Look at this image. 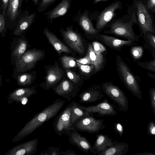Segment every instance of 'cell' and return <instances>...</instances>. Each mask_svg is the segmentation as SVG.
I'll use <instances>...</instances> for the list:
<instances>
[{
    "instance_id": "1",
    "label": "cell",
    "mask_w": 155,
    "mask_h": 155,
    "mask_svg": "<svg viewBox=\"0 0 155 155\" xmlns=\"http://www.w3.org/2000/svg\"><path fill=\"white\" fill-rule=\"evenodd\" d=\"M65 103V101L60 99L56 100L28 121L13 138L12 142H15L22 139L32 134L44 123L55 117Z\"/></svg>"
},
{
    "instance_id": "2",
    "label": "cell",
    "mask_w": 155,
    "mask_h": 155,
    "mask_svg": "<svg viewBox=\"0 0 155 155\" xmlns=\"http://www.w3.org/2000/svg\"><path fill=\"white\" fill-rule=\"evenodd\" d=\"M116 66L119 77L126 87L133 95L141 100V91L138 81L119 55L116 56Z\"/></svg>"
},
{
    "instance_id": "3",
    "label": "cell",
    "mask_w": 155,
    "mask_h": 155,
    "mask_svg": "<svg viewBox=\"0 0 155 155\" xmlns=\"http://www.w3.org/2000/svg\"><path fill=\"white\" fill-rule=\"evenodd\" d=\"M101 89L105 94L117 105L119 109L126 112L128 108V100L124 92L111 81H105L101 84Z\"/></svg>"
},
{
    "instance_id": "4",
    "label": "cell",
    "mask_w": 155,
    "mask_h": 155,
    "mask_svg": "<svg viewBox=\"0 0 155 155\" xmlns=\"http://www.w3.org/2000/svg\"><path fill=\"white\" fill-rule=\"evenodd\" d=\"M42 51L32 49L26 51L15 65L13 73L25 72L34 68L42 57Z\"/></svg>"
},
{
    "instance_id": "5",
    "label": "cell",
    "mask_w": 155,
    "mask_h": 155,
    "mask_svg": "<svg viewBox=\"0 0 155 155\" xmlns=\"http://www.w3.org/2000/svg\"><path fill=\"white\" fill-rule=\"evenodd\" d=\"M104 32L121 37L134 43L139 39V37L134 32L130 22H125L117 20L111 24L109 30H105Z\"/></svg>"
},
{
    "instance_id": "6",
    "label": "cell",
    "mask_w": 155,
    "mask_h": 155,
    "mask_svg": "<svg viewBox=\"0 0 155 155\" xmlns=\"http://www.w3.org/2000/svg\"><path fill=\"white\" fill-rule=\"evenodd\" d=\"M72 102L56 117L53 123L54 129L56 134L59 136L63 134L68 136L71 134L74 128L71 126L70 116Z\"/></svg>"
},
{
    "instance_id": "7",
    "label": "cell",
    "mask_w": 155,
    "mask_h": 155,
    "mask_svg": "<svg viewBox=\"0 0 155 155\" xmlns=\"http://www.w3.org/2000/svg\"><path fill=\"white\" fill-rule=\"evenodd\" d=\"M137 15L141 31L140 37L148 32L155 33L152 18L146 6L141 2H138L137 5Z\"/></svg>"
},
{
    "instance_id": "8",
    "label": "cell",
    "mask_w": 155,
    "mask_h": 155,
    "mask_svg": "<svg viewBox=\"0 0 155 155\" xmlns=\"http://www.w3.org/2000/svg\"><path fill=\"white\" fill-rule=\"evenodd\" d=\"M60 32L66 43L74 50L81 54L85 51L84 44L81 36L73 30V26L71 25L60 29Z\"/></svg>"
},
{
    "instance_id": "9",
    "label": "cell",
    "mask_w": 155,
    "mask_h": 155,
    "mask_svg": "<svg viewBox=\"0 0 155 155\" xmlns=\"http://www.w3.org/2000/svg\"><path fill=\"white\" fill-rule=\"evenodd\" d=\"M103 119H97L93 116H88L81 118L74 125L77 130L87 132L89 133H95L104 128L106 125H104Z\"/></svg>"
},
{
    "instance_id": "10",
    "label": "cell",
    "mask_w": 155,
    "mask_h": 155,
    "mask_svg": "<svg viewBox=\"0 0 155 155\" xmlns=\"http://www.w3.org/2000/svg\"><path fill=\"white\" fill-rule=\"evenodd\" d=\"M11 44V62L14 66L26 51L28 42L24 34L20 36H15L12 38Z\"/></svg>"
},
{
    "instance_id": "11",
    "label": "cell",
    "mask_w": 155,
    "mask_h": 155,
    "mask_svg": "<svg viewBox=\"0 0 155 155\" xmlns=\"http://www.w3.org/2000/svg\"><path fill=\"white\" fill-rule=\"evenodd\" d=\"M79 105L82 109L91 114L97 113L99 116H114L117 114L114 105L109 102L107 99L94 105L84 106L79 104Z\"/></svg>"
},
{
    "instance_id": "12",
    "label": "cell",
    "mask_w": 155,
    "mask_h": 155,
    "mask_svg": "<svg viewBox=\"0 0 155 155\" xmlns=\"http://www.w3.org/2000/svg\"><path fill=\"white\" fill-rule=\"evenodd\" d=\"M120 2L116 1L105 8L98 16L96 23L95 29L99 32L114 17L115 11L120 6Z\"/></svg>"
},
{
    "instance_id": "13",
    "label": "cell",
    "mask_w": 155,
    "mask_h": 155,
    "mask_svg": "<svg viewBox=\"0 0 155 155\" xmlns=\"http://www.w3.org/2000/svg\"><path fill=\"white\" fill-rule=\"evenodd\" d=\"M38 139L31 140L17 145L9 150L5 155H32L36 153Z\"/></svg>"
},
{
    "instance_id": "14",
    "label": "cell",
    "mask_w": 155,
    "mask_h": 155,
    "mask_svg": "<svg viewBox=\"0 0 155 155\" xmlns=\"http://www.w3.org/2000/svg\"><path fill=\"white\" fill-rule=\"evenodd\" d=\"M73 20L76 21L83 31L86 34L95 36L99 33L98 31L95 28L88 16V12L84 10L81 12V9L74 17Z\"/></svg>"
},
{
    "instance_id": "15",
    "label": "cell",
    "mask_w": 155,
    "mask_h": 155,
    "mask_svg": "<svg viewBox=\"0 0 155 155\" xmlns=\"http://www.w3.org/2000/svg\"><path fill=\"white\" fill-rule=\"evenodd\" d=\"M95 38L111 48L119 51H121V48L124 46H130L135 44L132 41L120 40L99 33L95 36Z\"/></svg>"
},
{
    "instance_id": "16",
    "label": "cell",
    "mask_w": 155,
    "mask_h": 155,
    "mask_svg": "<svg viewBox=\"0 0 155 155\" xmlns=\"http://www.w3.org/2000/svg\"><path fill=\"white\" fill-rule=\"evenodd\" d=\"M53 90L57 94L69 101L76 96L78 91L74 84L68 80H63Z\"/></svg>"
},
{
    "instance_id": "17",
    "label": "cell",
    "mask_w": 155,
    "mask_h": 155,
    "mask_svg": "<svg viewBox=\"0 0 155 155\" xmlns=\"http://www.w3.org/2000/svg\"><path fill=\"white\" fill-rule=\"evenodd\" d=\"M72 0H62L54 8L44 14L47 19L52 23L54 19L65 15L69 10Z\"/></svg>"
},
{
    "instance_id": "18",
    "label": "cell",
    "mask_w": 155,
    "mask_h": 155,
    "mask_svg": "<svg viewBox=\"0 0 155 155\" xmlns=\"http://www.w3.org/2000/svg\"><path fill=\"white\" fill-rule=\"evenodd\" d=\"M100 86H93L79 95V102L81 103H92L100 100L104 96Z\"/></svg>"
},
{
    "instance_id": "19",
    "label": "cell",
    "mask_w": 155,
    "mask_h": 155,
    "mask_svg": "<svg viewBox=\"0 0 155 155\" xmlns=\"http://www.w3.org/2000/svg\"><path fill=\"white\" fill-rule=\"evenodd\" d=\"M77 130L74 127L71 134L68 136L69 141L71 144L87 154L90 150L92 146L86 138L82 136Z\"/></svg>"
},
{
    "instance_id": "20",
    "label": "cell",
    "mask_w": 155,
    "mask_h": 155,
    "mask_svg": "<svg viewBox=\"0 0 155 155\" xmlns=\"http://www.w3.org/2000/svg\"><path fill=\"white\" fill-rule=\"evenodd\" d=\"M37 92L34 87H22L15 89L9 94L7 97L8 100V103L10 104L15 101L19 103L22 99L28 98Z\"/></svg>"
},
{
    "instance_id": "21",
    "label": "cell",
    "mask_w": 155,
    "mask_h": 155,
    "mask_svg": "<svg viewBox=\"0 0 155 155\" xmlns=\"http://www.w3.org/2000/svg\"><path fill=\"white\" fill-rule=\"evenodd\" d=\"M87 53L90 58L91 65L94 66V74L102 70L106 63V59L104 55L95 51L90 44L88 45Z\"/></svg>"
},
{
    "instance_id": "22",
    "label": "cell",
    "mask_w": 155,
    "mask_h": 155,
    "mask_svg": "<svg viewBox=\"0 0 155 155\" xmlns=\"http://www.w3.org/2000/svg\"><path fill=\"white\" fill-rule=\"evenodd\" d=\"M36 15V13H34L21 18L14 28L12 34L18 37L24 34L34 21Z\"/></svg>"
},
{
    "instance_id": "23",
    "label": "cell",
    "mask_w": 155,
    "mask_h": 155,
    "mask_svg": "<svg viewBox=\"0 0 155 155\" xmlns=\"http://www.w3.org/2000/svg\"><path fill=\"white\" fill-rule=\"evenodd\" d=\"M96 137V140L90 150L93 154H97L113 146L112 138H109L108 135L101 134L97 135Z\"/></svg>"
},
{
    "instance_id": "24",
    "label": "cell",
    "mask_w": 155,
    "mask_h": 155,
    "mask_svg": "<svg viewBox=\"0 0 155 155\" xmlns=\"http://www.w3.org/2000/svg\"><path fill=\"white\" fill-rule=\"evenodd\" d=\"M62 71L58 67H53L48 71L45 84L42 87L48 90L56 84L63 76Z\"/></svg>"
},
{
    "instance_id": "25",
    "label": "cell",
    "mask_w": 155,
    "mask_h": 155,
    "mask_svg": "<svg viewBox=\"0 0 155 155\" xmlns=\"http://www.w3.org/2000/svg\"><path fill=\"white\" fill-rule=\"evenodd\" d=\"M43 33L48 40L49 42L54 47L59 55L63 52L70 53L71 51L70 49L47 28H45Z\"/></svg>"
},
{
    "instance_id": "26",
    "label": "cell",
    "mask_w": 155,
    "mask_h": 155,
    "mask_svg": "<svg viewBox=\"0 0 155 155\" xmlns=\"http://www.w3.org/2000/svg\"><path fill=\"white\" fill-rule=\"evenodd\" d=\"M112 146L109 147L97 154L98 155H125L129 146L126 143L119 142L117 140L113 142Z\"/></svg>"
},
{
    "instance_id": "27",
    "label": "cell",
    "mask_w": 155,
    "mask_h": 155,
    "mask_svg": "<svg viewBox=\"0 0 155 155\" xmlns=\"http://www.w3.org/2000/svg\"><path fill=\"white\" fill-rule=\"evenodd\" d=\"M72 102L70 116L71 126L72 127L81 118L88 116H93V114L81 108L78 103L75 101Z\"/></svg>"
},
{
    "instance_id": "28",
    "label": "cell",
    "mask_w": 155,
    "mask_h": 155,
    "mask_svg": "<svg viewBox=\"0 0 155 155\" xmlns=\"http://www.w3.org/2000/svg\"><path fill=\"white\" fill-rule=\"evenodd\" d=\"M143 36L144 48L150 50L154 58H155V33L148 32L144 34Z\"/></svg>"
},
{
    "instance_id": "29",
    "label": "cell",
    "mask_w": 155,
    "mask_h": 155,
    "mask_svg": "<svg viewBox=\"0 0 155 155\" xmlns=\"http://www.w3.org/2000/svg\"><path fill=\"white\" fill-rule=\"evenodd\" d=\"M17 73V75L14 77L16 80L17 85L20 87H25L30 85L34 79L33 76L31 73Z\"/></svg>"
},
{
    "instance_id": "30",
    "label": "cell",
    "mask_w": 155,
    "mask_h": 155,
    "mask_svg": "<svg viewBox=\"0 0 155 155\" xmlns=\"http://www.w3.org/2000/svg\"><path fill=\"white\" fill-rule=\"evenodd\" d=\"M20 0H11L8 5L7 14L10 20H14L18 15Z\"/></svg>"
},
{
    "instance_id": "31",
    "label": "cell",
    "mask_w": 155,
    "mask_h": 155,
    "mask_svg": "<svg viewBox=\"0 0 155 155\" xmlns=\"http://www.w3.org/2000/svg\"><path fill=\"white\" fill-rule=\"evenodd\" d=\"M75 59L73 57L66 55L63 56L61 61L63 67L66 69L75 67L77 66Z\"/></svg>"
},
{
    "instance_id": "32",
    "label": "cell",
    "mask_w": 155,
    "mask_h": 155,
    "mask_svg": "<svg viewBox=\"0 0 155 155\" xmlns=\"http://www.w3.org/2000/svg\"><path fill=\"white\" fill-rule=\"evenodd\" d=\"M143 53V48L141 46H133L130 48V53L134 60H137L142 57Z\"/></svg>"
},
{
    "instance_id": "33",
    "label": "cell",
    "mask_w": 155,
    "mask_h": 155,
    "mask_svg": "<svg viewBox=\"0 0 155 155\" xmlns=\"http://www.w3.org/2000/svg\"><path fill=\"white\" fill-rule=\"evenodd\" d=\"M77 65L82 73L86 76L94 74V67L93 65H84L77 62Z\"/></svg>"
},
{
    "instance_id": "34",
    "label": "cell",
    "mask_w": 155,
    "mask_h": 155,
    "mask_svg": "<svg viewBox=\"0 0 155 155\" xmlns=\"http://www.w3.org/2000/svg\"><path fill=\"white\" fill-rule=\"evenodd\" d=\"M57 0H41L37 8L38 12L43 13L50 5Z\"/></svg>"
},
{
    "instance_id": "35",
    "label": "cell",
    "mask_w": 155,
    "mask_h": 155,
    "mask_svg": "<svg viewBox=\"0 0 155 155\" xmlns=\"http://www.w3.org/2000/svg\"><path fill=\"white\" fill-rule=\"evenodd\" d=\"M137 64L150 71L155 72V58L148 61L138 62Z\"/></svg>"
},
{
    "instance_id": "36",
    "label": "cell",
    "mask_w": 155,
    "mask_h": 155,
    "mask_svg": "<svg viewBox=\"0 0 155 155\" xmlns=\"http://www.w3.org/2000/svg\"><path fill=\"white\" fill-rule=\"evenodd\" d=\"M91 45L95 51L101 53L104 55L106 54L107 49L101 43L97 41H95L92 42Z\"/></svg>"
},
{
    "instance_id": "37",
    "label": "cell",
    "mask_w": 155,
    "mask_h": 155,
    "mask_svg": "<svg viewBox=\"0 0 155 155\" xmlns=\"http://www.w3.org/2000/svg\"><path fill=\"white\" fill-rule=\"evenodd\" d=\"M68 78L75 84L78 83L80 80V76L68 69H65Z\"/></svg>"
},
{
    "instance_id": "38",
    "label": "cell",
    "mask_w": 155,
    "mask_h": 155,
    "mask_svg": "<svg viewBox=\"0 0 155 155\" xmlns=\"http://www.w3.org/2000/svg\"><path fill=\"white\" fill-rule=\"evenodd\" d=\"M60 151L59 148L51 147L45 150H43L41 152L40 155H59Z\"/></svg>"
},
{
    "instance_id": "39",
    "label": "cell",
    "mask_w": 155,
    "mask_h": 155,
    "mask_svg": "<svg viewBox=\"0 0 155 155\" xmlns=\"http://www.w3.org/2000/svg\"><path fill=\"white\" fill-rule=\"evenodd\" d=\"M149 96L152 111L155 115V88H151L149 91Z\"/></svg>"
},
{
    "instance_id": "40",
    "label": "cell",
    "mask_w": 155,
    "mask_h": 155,
    "mask_svg": "<svg viewBox=\"0 0 155 155\" xmlns=\"http://www.w3.org/2000/svg\"><path fill=\"white\" fill-rule=\"evenodd\" d=\"M5 16L2 14L0 15V37L5 36L6 31Z\"/></svg>"
},
{
    "instance_id": "41",
    "label": "cell",
    "mask_w": 155,
    "mask_h": 155,
    "mask_svg": "<svg viewBox=\"0 0 155 155\" xmlns=\"http://www.w3.org/2000/svg\"><path fill=\"white\" fill-rule=\"evenodd\" d=\"M76 62L84 65H91V61L89 54L87 53L83 58L79 59H75Z\"/></svg>"
},
{
    "instance_id": "42",
    "label": "cell",
    "mask_w": 155,
    "mask_h": 155,
    "mask_svg": "<svg viewBox=\"0 0 155 155\" xmlns=\"http://www.w3.org/2000/svg\"><path fill=\"white\" fill-rule=\"evenodd\" d=\"M114 129L115 131L120 136L122 137L124 133V128L121 124L119 122L114 123Z\"/></svg>"
},
{
    "instance_id": "43",
    "label": "cell",
    "mask_w": 155,
    "mask_h": 155,
    "mask_svg": "<svg viewBox=\"0 0 155 155\" xmlns=\"http://www.w3.org/2000/svg\"><path fill=\"white\" fill-rule=\"evenodd\" d=\"M147 132L149 135H155V124L153 121L149 122L147 127Z\"/></svg>"
},
{
    "instance_id": "44",
    "label": "cell",
    "mask_w": 155,
    "mask_h": 155,
    "mask_svg": "<svg viewBox=\"0 0 155 155\" xmlns=\"http://www.w3.org/2000/svg\"><path fill=\"white\" fill-rule=\"evenodd\" d=\"M0 1L2 4V14L5 16L8 7L9 0H0Z\"/></svg>"
},
{
    "instance_id": "45",
    "label": "cell",
    "mask_w": 155,
    "mask_h": 155,
    "mask_svg": "<svg viewBox=\"0 0 155 155\" xmlns=\"http://www.w3.org/2000/svg\"><path fill=\"white\" fill-rule=\"evenodd\" d=\"M146 7L147 9L155 12V0H148Z\"/></svg>"
},
{
    "instance_id": "46",
    "label": "cell",
    "mask_w": 155,
    "mask_h": 155,
    "mask_svg": "<svg viewBox=\"0 0 155 155\" xmlns=\"http://www.w3.org/2000/svg\"><path fill=\"white\" fill-rule=\"evenodd\" d=\"M60 154L64 155H76L74 151L73 150H72L71 149L68 150L66 151H60Z\"/></svg>"
},
{
    "instance_id": "47",
    "label": "cell",
    "mask_w": 155,
    "mask_h": 155,
    "mask_svg": "<svg viewBox=\"0 0 155 155\" xmlns=\"http://www.w3.org/2000/svg\"><path fill=\"white\" fill-rule=\"evenodd\" d=\"M134 155H155V154L152 152H145L141 153H139L137 154H134Z\"/></svg>"
},
{
    "instance_id": "48",
    "label": "cell",
    "mask_w": 155,
    "mask_h": 155,
    "mask_svg": "<svg viewBox=\"0 0 155 155\" xmlns=\"http://www.w3.org/2000/svg\"><path fill=\"white\" fill-rule=\"evenodd\" d=\"M34 5H38L40 1V0H33Z\"/></svg>"
},
{
    "instance_id": "49",
    "label": "cell",
    "mask_w": 155,
    "mask_h": 155,
    "mask_svg": "<svg viewBox=\"0 0 155 155\" xmlns=\"http://www.w3.org/2000/svg\"><path fill=\"white\" fill-rule=\"evenodd\" d=\"M106 0H94V4H96L97 3H98L99 2H100L101 1H105Z\"/></svg>"
},
{
    "instance_id": "50",
    "label": "cell",
    "mask_w": 155,
    "mask_h": 155,
    "mask_svg": "<svg viewBox=\"0 0 155 155\" xmlns=\"http://www.w3.org/2000/svg\"><path fill=\"white\" fill-rule=\"evenodd\" d=\"M2 76L0 75V87L2 85Z\"/></svg>"
},
{
    "instance_id": "51",
    "label": "cell",
    "mask_w": 155,
    "mask_h": 155,
    "mask_svg": "<svg viewBox=\"0 0 155 155\" xmlns=\"http://www.w3.org/2000/svg\"><path fill=\"white\" fill-rule=\"evenodd\" d=\"M23 0H20V2L21 3V4L22 1ZM26 2H27V0H25Z\"/></svg>"
},
{
    "instance_id": "52",
    "label": "cell",
    "mask_w": 155,
    "mask_h": 155,
    "mask_svg": "<svg viewBox=\"0 0 155 155\" xmlns=\"http://www.w3.org/2000/svg\"><path fill=\"white\" fill-rule=\"evenodd\" d=\"M11 0H9V2H8V5L10 3V1H11Z\"/></svg>"
},
{
    "instance_id": "53",
    "label": "cell",
    "mask_w": 155,
    "mask_h": 155,
    "mask_svg": "<svg viewBox=\"0 0 155 155\" xmlns=\"http://www.w3.org/2000/svg\"><path fill=\"white\" fill-rule=\"evenodd\" d=\"M0 70H1V68H0Z\"/></svg>"
},
{
    "instance_id": "54",
    "label": "cell",
    "mask_w": 155,
    "mask_h": 155,
    "mask_svg": "<svg viewBox=\"0 0 155 155\" xmlns=\"http://www.w3.org/2000/svg\"><path fill=\"white\" fill-rule=\"evenodd\" d=\"M1 14V12H0V15Z\"/></svg>"
}]
</instances>
